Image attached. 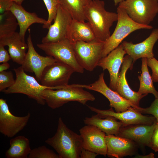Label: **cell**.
Masks as SVG:
<instances>
[{"mask_svg": "<svg viewBox=\"0 0 158 158\" xmlns=\"http://www.w3.org/2000/svg\"><path fill=\"white\" fill-rule=\"evenodd\" d=\"M134 108L136 111L142 114L152 115L155 118L157 122L158 123V98H155L149 107L143 108L138 107Z\"/></svg>", "mask_w": 158, "mask_h": 158, "instance_id": "1f68e13d", "label": "cell"}, {"mask_svg": "<svg viewBox=\"0 0 158 158\" xmlns=\"http://www.w3.org/2000/svg\"><path fill=\"white\" fill-rule=\"evenodd\" d=\"M13 2L19 5H21V4L24 0H11Z\"/></svg>", "mask_w": 158, "mask_h": 158, "instance_id": "60d3db41", "label": "cell"}, {"mask_svg": "<svg viewBox=\"0 0 158 158\" xmlns=\"http://www.w3.org/2000/svg\"><path fill=\"white\" fill-rule=\"evenodd\" d=\"M142 73L140 75L138 76L140 85L138 92L142 95L151 93L155 98H158V91L156 90L153 85V81L149 72L147 58H142Z\"/></svg>", "mask_w": 158, "mask_h": 158, "instance_id": "4316f807", "label": "cell"}, {"mask_svg": "<svg viewBox=\"0 0 158 158\" xmlns=\"http://www.w3.org/2000/svg\"><path fill=\"white\" fill-rule=\"evenodd\" d=\"M98 155L96 153L82 147L80 155V158H95Z\"/></svg>", "mask_w": 158, "mask_h": 158, "instance_id": "8d00e7d4", "label": "cell"}, {"mask_svg": "<svg viewBox=\"0 0 158 158\" xmlns=\"http://www.w3.org/2000/svg\"><path fill=\"white\" fill-rule=\"evenodd\" d=\"M118 7L136 23L149 25L158 13V0H125Z\"/></svg>", "mask_w": 158, "mask_h": 158, "instance_id": "8992f818", "label": "cell"}, {"mask_svg": "<svg viewBox=\"0 0 158 158\" xmlns=\"http://www.w3.org/2000/svg\"><path fill=\"white\" fill-rule=\"evenodd\" d=\"M133 61L132 59L129 55L127 54L124 56L121 70L118 75L115 91L134 106L138 107H139L140 100L147 95H142L133 91L128 85L126 78V73L129 68L132 69Z\"/></svg>", "mask_w": 158, "mask_h": 158, "instance_id": "d6986e66", "label": "cell"}, {"mask_svg": "<svg viewBox=\"0 0 158 158\" xmlns=\"http://www.w3.org/2000/svg\"><path fill=\"white\" fill-rule=\"evenodd\" d=\"M107 155L110 157L120 158L135 154L138 145L133 141L114 135H106Z\"/></svg>", "mask_w": 158, "mask_h": 158, "instance_id": "ac0fdd59", "label": "cell"}, {"mask_svg": "<svg viewBox=\"0 0 158 158\" xmlns=\"http://www.w3.org/2000/svg\"><path fill=\"white\" fill-rule=\"evenodd\" d=\"M10 11L16 18L19 27V33L22 40L25 41V36L27 30L32 24L38 23L46 24L47 20L39 17L35 13H31L26 11L22 6L14 2L10 9Z\"/></svg>", "mask_w": 158, "mask_h": 158, "instance_id": "44dd1931", "label": "cell"}, {"mask_svg": "<svg viewBox=\"0 0 158 158\" xmlns=\"http://www.w3.org/2000/svg\"><path fill=\"white\" fill-rule=\"evenodd\" d=\"M13 70L16 75L15 83L2 92L6 94L25 95L35 99L38 104L44 105L46 102L42 93L45 89L52 88L40 84L34 77L27 74L21 66Z\"/></svg>", "mask_w": 158, "mask_h": 158, "instance_id": "5b68a950", "label": "cell"}, {"mask_svg": "<svg viewBox=\"0 0 158 158\" xmlns=\"http://www.w3.org/2000/svg\"><path fill=\"white\" fill-rule=\"evenodd\" d=\"M10 67V65L7 62L2 63L0 65V72L6 71Z\"/></svg>", "mask_w": 158, "mask_h": 158, "instance_id": "74e56055", "label": "cell"}, {"mask_svg": "<svg viewBox=\"0 0 158 158\" xmlns=\"http://www.w3.org/2000/svg\"><path fill=\"white\" fill-rule=\"evenodd\" d=\"M87 107L90 110L100 115L115 118L121 121L123 126L139 124L151 125L157 122L153 116L143 115L131 107L126 111L119 112L114 111L112 107L108 109L102 110L90 106Z\"/></svg>", "mask_w": 158, "mask_h": 158, "instance_id": "7c38bea8", "label": "cell"}, {"mask_svg": "<svg viewBox=\"0 0 158 158\" xmlns=\"http://www.w3.org/2000/svg\"><path fill=\"white\" fill-rule=\"evenodd\" d=\"M147 63L152 71L153 81L158 82V61L154 57L147 58Z\"/></svg>", "mask_w": 158, "mask_h": 158, "instance_id": "d6a6232c", "label": "cell"}, {"mask_svg": "<svg viewBox=\"0 0 158 158\" xmlns=\"http://www.w3.org/2000/svg\"><path fill=\"white\" fill-rule=\"evenodd\" d=\"M117 23L110 37L104 42L102 58L117 47L124 39L134 31L141 29H151L152 26L140 24L133 20L123 9L118 7Z\"/></svg>", "mask_w": 158, "mask_h": 158, "instance_id": "277c9868", "label": "cell"}, {"mask_svg": "<svg viewBox=\"0 0 158 158\" xmlns=\"http://www.w3.org/2000/svg\"><path fill=\"white\" fill-rule=\"evenodd\" d=\"M135 157L140 158H154V154L153 153H151L145 155H137Z\"/></svg>", "mask_w": 158, "mask_h": 158, "instance_id": "f35d334b", "label": "cell"}, {"mask_svg": "<svg viewBox=\"0 0 158 158\" xmlns=\"http://www.w3.org/2000/svg\"><path fill=\"white\" fill-rule=\"evenodd\" d=\"M10 146L5 153L7 158H28L31 150L29 140L23 136L11 139Z\"/></svg>", "mask_w": 158, "mask_h": 158, "instance_id": "d4e9b609", "label": "cell"}, {"mask_svg": "<svg viewBox=\"0 0 158 158\" xmlns=\"http://www.w3.org/2000/svg\"><path fill=\"white\" fill-rule=\"evenodd\" d=\"M126 54L122 44L111 51L106 56L102 58L97 66L104 70L107 69L110 77L109 87L115 91L119 71Z\"/></svg>", "mask_w": 158, "mask_h": 158, "instance_id": "e0dca14e", "label": "cell"}, {"mask_svg": "<svg viewBox=\"0 0 158 158\" xmlns=\"http://www.w3.org/2000/svg\"><path fill=\"white\" fill-rule=\"evenodd\" d=\"M73 69L63 63L56 61L44 69L40 80L42 85L53 90L63 88L68 85Z\"/></svg>", "mask_w": 158, "mask_h": 158, "instance_id": "9c48e42d", "label": "cell"}, {"mask_svg": "<svg viewBox=\"0 0 158 158\" xmlns=\"http://www.w3.org/2000/svg\"><path fill=\"white\" fill-rule=\"evenodd\" d=\"M157 122L151 125L139 124L122 126L117 136L130 139L141 147H149Z\"/></svg>", "mask_w": 158, "mask_h": 158, "instance_id": "2e32d148", "label": "cell"}, {"mask_svg": "<svg viewBox=\"0 0 158 158\" xmlns=\"http://www.w3.org/2000/svg\"><path fill=\"white\" fill-rule=\"evenodd\" d=\"M116 119L112 116H102L97 114L90 117H85L83 121L86 125H91L97 127L105 133L107 135H117L123 124Z\"/></svg>", "mask_w": 158, "mask_h": 158, "instance_id": "cb8c5ba5", "label": "cell"}, {"mask_svg": "<svg viewBox=\"0 0 158 158\" xmlns=\"http://www.w3.org/2000/svg\"><path fill=\"white\" fill-rule=\"evenodd\" d=\"M76 59L84 69L92 71L102 58L104 42L96 40L87 42L78 41L73 44Z\"/></svg>", "mask_w": 158, "mask_h": 158, "instance_id": "ba28073f", "label": "cell"}, {"mask_svg": "<svg viewBox=\"0 0 158 158\" xmlns=\"http://www.w3.org/2000/svg\"><path fill=\"white\" fill-rule=\"evenodd\" d=\"M67 38L72 44L79 41L89 42L97 40L88 21L86 22L73 19L69 28Z\"/></svg>", "mask_w": 158, "mask_h": 158, "instance_id": "603a6c76", "label": "cell"}, {"mask_svg": "<svg viewBox=\"0 0 158 158\" xmlns=\"http://www.w3.org/2000/svg\"><path fill=\"white\" fill-rule=\"evenodd\" d=\"M85 14L97 40L105 42L111 35V27L117 20V13L107 11L103 1L93 0L85 8Z\"/></svg>", "mask_w": 158, "mask_h": 158, "instance_id": "7a4b0ae2", "label": "cell"}, {"mask_svg": "<svg viewBox=\"0 0 158 158\" xmlns=\"http://www.w3.org/2000/svg\"><path fill=\"white\" fill-rule=\"evenodd\" d=\"M83 139V148L106 157L107 146L105 141L106 133L97 127L86 125L79 130Z\"/></svg>", "mask_w": 158, "mask_h": 158, "instance_id": "9a60e30c", "label": "cell"}, {"mask_svg": "<svg viewBox=\"0 0 158 158\" xmlns=\"http://www.w3.org/2000/svg\"><path fill=\"white\" fill-rule=\"evenodd\" d=\"M28 158H60L58 154L44 145L31 150Z\"/></svg>", "mask_w": 158, "mask_h": 158, "instance_id": "f1b7e54d", "label": "cell"}, {"mask_svg": "<svg viewBox=\"0 0 158 158\" xmlns=\"http://www.w3.org/2000/svg\"><path fill=\"white\" fill-rule=\"evenodd\" d=\"M47 9L48 16L47 23L43 25L44 28L48 29L54 20L59 4L58 0H43Z\"/></svg>", "mask_w": 158, "mask_h": 158, "instance_id": "f546056e", "label": "cell"}, {"mask_svg": "<svg viewBox=\"0 0 158 158\" xmlns=\"http://www.w3.org/2000/svg\"><path fill=\"white\" fill-rule=\"evenodd\" d=\"M45 142L56 150L60 158H80L82 138L80 135L69 128L61 117L58 119L55 134Z\"/></svg>", "mask_w": 158, "mask_h": 158, "instance_id": "6da1fadb", "label": "cell"}, {"mask_svg": "<svg viewBox=\"0 0 158 158\" xmlns=\"http://www.w3.org/2000/svg\"><path fill=\"white\" fill-rule=\"evenodd\" d=\"M28 32L27 39L28 51L21 66L25 72L34 73L37 80L40 81L44 68L57 61L51 56H43L36 51L33 44L30 29Z\"/></svg>", "mask_w": 158, "mask_h": 158, "instance_id": "8fae6325", "label": "cell"}, {"mask_svg": "<svg viewBox=\"0 0 158 158\" xmlns=\"http://www.w3.org/2000/svg\"><path fill=\"white\" fill-rule=\"evenodd\" d=\"M85 87V85L73 84L59 89H46L42 92V96L48 106L53 109L59 108L71 101L84 105L88 101L95 99L93 95L83 89Z\"/></svg>", "mask_w": 158, "mask_h": 158, "instance_id": "3957f363", "label": "cell"}, {"mask_svg": "<svg viewBox=\"0 0 158 158\" xmlns=\"http://www.w3.org/2000/svg\"><path fill=\"white\" fill-rule=\"evenodd\" d=\"M70 13L59 4L53 24L48 28L42 43L58 42L67 38L69 28L72 20Z\"/></svg>", "mask_w": 158, "mask_h": 158, "instance_id": "5bb4252c", "label": "cell"}, {"mask_svg": "<svg viewBox=\"0 0 158 158\" xmlns=\"http://www.w3.org/2000/svg\"><path fill=\"white\" fill-rule=\"evenodd\" d=\"M0 45L8 47V51L12 61L21 65L26 55L28 47L21 39L19 32H15L7 36L0 38Z\"/></svg>", "mask_w": 158, "mask_h": 158, "instance_id": "7402d4cb", "label": "cell"}, {"mask_svg": "<svg viewBox=\"0 0 158 158\" xmlns=\"http://www.w3.org/2000/svg\"><path fill=\"white\" fill-rule=\"evenodd\" d=\"M37 45L47 55L52 56L57 61L63 63L71 67L75 72L83 73L84 69L76 59L73 44L67 38L58 42L42 43L37 44Z\"/></svg>", "mask_w": 158, "mask_h": 158, "instance_id": "52a82bcc", "label": "cell"}, {"mask_svg": "<svg viewBox=\"0 0 158 158\" xmlns=\"http://www.w3.org/2000/svg\"><path fill=\"white\" fill-rule=\"evenodd\" d=\"M13 75L11 71L0 72V91L12 86L15 83Z\"/></svg>", "mask_w": 158, "mask_h": 158, "instance_id": "4dcf8cb0", "label": "cell"}, {"mask_svg": "<svg viewBox=\"0 0 158 158\" xmlns=\"http://www.w3.org/2000/svg\"><path fill=\"white\" fill-rule=\"evenodd\" d=\"M31 115L14 116L10 111L6 100L0 99V132L5 136L12 138L22 130L26 126Z\"/></svg>", "mask_w": 158, "mask_h": 158, "instance_id": "30bf717a", "label": "cell"}, {"mask_svg": "<svg viewBox=\"0 0 158 158\" xmlns=\"http://www.w3.org/2000/svg\"><path fill=\"white\" fill-rule=\"evenodd\" d=\"M11 59L9 53L5 49L4 47L0 45V63L7 62Z\"/></svg>", "mask_w": 158, "mask_h": 158, "instance_id": "d590c367", "label": "cell"}, {"mask_svg": "<svg viewBox=\"0 0 158 158\" xmlns=\"http://www.w3.org/2000/svg\"><path fill=\"white\" fill-rule=\"evenodd\" d=\"M4 14L6 15V18L4 22L0 25V38L7 36L15 32L18 25L16 18L10 11Z\"/></svg>", "mask_w": 158, "mask_h": 158, "instance_id": "83f0119b", "label": "cell"}, {"mask_svg": "<svg viewBox=\"0 0 158 158\" xmlns=\"http://www.w3.org/2000/svg\"><path fill=\"white\" fill-rule=\"evenodd\" d=\"M149 147L155 152H158V123H157L152 135Z\"/></svg>", "mask_w": 158, "mask_h": 158, "instance_id": "836d02e7", "label": "cell"}, {"mask_svg": "<svg viewBox=\"0 0 158 158\" xmlns=\"http://www.w3.org/2000/svg\"><path fill=\"white\" fill-rule=\"evenodd\" d=\"M60 5L68 11L74 19L87 20L85 14L86 7L93 0H58Z\"/></svg>", "mask_w": 158, "mask_h": 158, "instance_id": "484cf974", "label": "cell"}, {"mask_svg": "<svg viewBox=\"0 0 158 158\" xmlns=\"http://www.w3.org/2000/svg\"><path fill=\"white\" fill-rule=\"evenodd\" d=\"M158 40V28L154 29L149 36L142 42L134 44L131 42L123 41L122 44L126 54L133 59V63L137 59L154 57L153 49Z\"/></svg>", "mask_w": 158, "mask_h": 158, "instance_id": "ffe728a7", "label": "cell"}, {"mask_svg": "<svg viewBox=\"0 0 158 158\" xmlns=\"http://www.w3.org/2000/svg\"><path fill=\"white\" fill-rule=\"evenodd\" d=\"M114 3L115 6L118 5L120 3L125 0H112Z\"/></svg>", "mask_w": 158, "mask_h": 158, "instance_id": "ab89813d", "label": "cell"}, {"mask_svg": "<svg viewBox=\"0 0 158 158\" xmlns=\"http://www.w3.org/2000/svg\"><path fill=\"white\" fill-rule=\"evenodd\" d=\"M13 2L11 0H0V11L1 14L10 11Z\"/></svg>", "mask_w": 158, "mask_h": 158, "instance_id": "e575fe53", "label": "cell"}, {"mask_svg": "<svg viewBox=\"0 0 158 158\" xmlns=\"http://www.w3.org/2000/svg\"><path fill=\"white\" fill-rule=\"evenodd\" d=\"M104 76V73H102L97 80L91 84L85 85V88L98 92L104 95L109 102V106L114 108L116 112L126 111L131 107H137L108 87L105 82Z\"/></svg>", "mask_w": 158, "mask_h": 158, "instance_id": "4fadbf2b", "label": "cell"}]
</instances>
